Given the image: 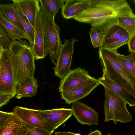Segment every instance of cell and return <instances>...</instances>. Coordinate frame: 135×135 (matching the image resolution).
<instances>
[{
    "instance_id": "7402d4cb",
    "label": "cell",
    "mask_w": 135,
    "mask_h": 135,
    "mask_svg": "<svg viewBox=\"0 0 135 135\" xmlns=\"http://www.w3.org/2000/svg\"><path fill=\"white\" fill-rule=\"evenodd\" d=\"M14 4L19 19L25 31V34L29 42V45L32 46L34 43L35 32L32 26L22 12L16 0H11Z\"/></svg>"
},
{
    "instance_id": "7a4b0ae2",
    "label": "cell",
    "mask_w": 135,
    "mask_h": 135,
    "mask_svg": "<svg viewBox=\"0 0 135 135\" xmlns=\"http://www.w3.org/2000/svg\"><path fill=\"white\" fill-rule=\"evenodd\" d=\"M98 54L103 74L135 96V77L121 64L117 50L100 47Z\"/></svg>"
},
{
    "instance_id": "d6a6232c",
    "label": "cell",
    "mask_w": 135,
    "mask_h": 135,
    "mask_svg": "<svg viewBox=\"0 0 135 135\" xmlns=\"http://www.w3.org/2000/svg\"><path fill=\"white\" fill-rule=\"evenodd\" d=\"M16 135H31L25 127V125L22 127L18 131Z\"/></svg>"
},
{
    "instance_id": "8fae6325",
    "label": "cell",
    "mask_w": 135,
    "mask_h": 135,
    "mask_svg": "<svg viewBox=\"0 0 135 135\" xmlns=\"http://www.w3.org/2000/svg\"><path fill=\"white\" fill-rule=\"evenodd\" d=\"M43 121L54 131L73 115L71 108H60L41 110Z\"/></svg>"
},
{
    "instance_id": "5b68a950",
    "label": "cell",
    "mask_w": 135,
    "mask_h": 135,
    "mask_svg": "<svg viewBox=\"0 0 135 135\" xmlns=\"http://www.w3.org/2000/svg\"><path fill=\"white\" fill-rule=\"evenodd\" d=\"M44 33L48 52L52 62L55 65L63 44L60 36V28L41 5Z\"/></svg>"
},
{
    "instance_id": "83f0119b",
    "label": "cell",
    "mask_w": 135,
    "mask_h": 135,
    "mask_svg": "<svg viewBox=\"0 0 135 135\" xmlns=\"http://www.w3.org/2000/svg\"><path fill=\"white\" fill-rule=\"evenodd\" d=\"M131 37L130 35L127 32L120 38L109 45L104 49L117 50L118 48L122 46L127 44Z\"/></svg>"
},
{
    "instance_id": "3957f363",
    "label": "cell",
    "mask_w": 135,
    "mask_h": 135,
    "mask_svg": "<svg viewBox=\"0 0 135 135\" xmlns=\"http://www.w3.org/2000/svg\"><path fill=\"white\" fill-rule=\"evenodd\" d=\"M16 83L27 77H34L35 58L32 46L26 40L12 41L10 47Z\"/></svg>"
},
{
    "instance_id": "4fadbf2b",
    "label": "cell",
    "mask_w": 135,
    "mask_h": 135,
    "mask_svg": "<svg viewBox=\"0 0 135 135\" xmlns=\"http://www.w3.org/2000/svg\"><path fill=\"white\" fill-rule=\"evenodd\" d=\"M100 84L98 79L95 78L83 86L61 91V98L65 100L66 103L70 105L88 95Z\"/></svg>"
},
{
    "instance_id": "4dcf8cb0",
    "label": "cell",
    "mask_w": 135,
    "mask_h": 135,
    "mask_svg": "<svg viewBox=\"0 0 135 135\" xmlns=\"http://www.w3.org/2000/svg\"><path fill=\"white\" fill-rule=\"evenodd\" d=\"M13 112L0 111V127L2 126L12 114Z\"/></svg>"
},
{
    "instance_id": "8992f818",
    "label": "cell",
    "mask_w": 135,
    "mask_h": 135,
    "mask_svg": "<svg viewBox=\"0 0 135 135\" xmlns=\"http://www.w3.org/2000/svg\"><path fill=\"white\" fill-rule=\"evenodd\" d=\"M16 82L9 49L0 47V94L16 95Z\"/></svg>"
},
{
    "instance_id": "836d02e7",
    "label": "cell",
    "mask_w": 135,
    "mask_h": 135,
    "mask_svg": "<svg viewBox=\"0 0 135 135\" xmlns=\"http://www.w3.org/2000/svg\"><path fill=\"white\" fill-rule=\"evenodd\" d=\"M75 133L65 131L56 132L55 135H75Z\"/></svg>"
},
{
    "instance_id": "603a6c76",
    "label": "cell",
    "mask_w": 135,
    "mask_h": 135,
    "mask_svg": "<svg viewBox=\"0 0 135 135\" xmlns=\"http://www.w3.org/2000/svg\"><path fill=\"white\" fill-rule=\"evenodd\" d=\"M39 1L41 5L54 20L59 9L62 8L64 4V0H39Z\"/></svg>"
},
{
    "instance_id": "52a82bcc",
    "label": "cell",
    "mask_w": 135,
    "mask_h": 135,
    "mask_svg": "<svg viewBox=\"0 0 135 135\" xmlns=\"http://www.w3.org/2000/svg\"><path fill=\"white\" fill-rule=\"evenodd\" d=\"M78 40L75 38L63 41L56 64L54 68L55 75L62 79L71 70V66L74 51V45Z\"/></svg>"
},
{
    "instance_id": "277c9868",
    "label": "cell",
    "mask_w": 135,
    "mask_h": 135,
    "mask_svg": "<svg viewBox=\"0 0 135 135\" xmlns=\"http://www.w3.org/2000/svg\"><path fill=\"white\" fill-rule=\"evenodd\" d=\"M104 88V121L113 120L115 124L118 122L126 123L131 121L132 116L127 109L126 102L113 91Z\"/></svg>"
},
{
    "instance_id": "ac0fdd59",
    "label": "cell",
    "mask_w": 135,
    "mask_h": 135,
    "mask_svg": "<svg viewBox=\"0 0 135 135\" xmlns=\"http://www.w3.org/2000/svg\"><path fill=\"white\" fill-rule=\"evenodd\" d=\"M26 124L13 112L9 118L0 127V135H16L18 130Z\"/></svg>"
},
{
    "instance_id": "5bb4252c",
    "label": "cell",
    "mask_w": 135,
    "mask_h": 135,
    "mask_svg": "<svg viewBox=\"0 0 135 135\" xmlns=\"http://www.w3.org/2000/svg\"><path fill=\"white\" fill-rule=\"evenodd\" d=\"M98 80L100 84L116 94L130 107L135 106V96L128 91L110 80L105 75Z\"/></svg>"
},
{
    "instance_id": "6da1fadb",
    "label": "cell",
    "mask_w": 135,
    "mask_h": 135,
    "mask_svg": "<svg viewBox=\"0 0 135 135\" xmlns=\"http://www.w3.org/2000/svg\"><path fill=\"white\" fill-rule=\"evenodd\" d=\"M133 14L126 0H91L89 6L74 19L90 24L104 35L110 27L117 23V18Z\"/></svg>"
},
{
    "instance_id": "7c38bea8",
    "label": "cell",
    "mask_w": 135,
    "mask_h": 135,
    "mask_svg": "<svg viewBox=\"0 0 135 135\" xmlns=\"http://www.w3.org/2000/svg\"><path fill=\"white\" fill-rule=\"evenodd\" d=\"M71 109L73 115L81 124L89 126L98 125V113L86 104L79 101L75 102L72 103Z\"/></svg>"
},
{
    "instance_id": "e0dca14e",
    "label": "cell",
    "mask_w": 135,
    "mask_h": 135,
    "mask_svg": "<svg viewBox=\"0 0 135 135\" xmlns=\"http://www.w3.org/2000/svg\"><path fill=\"white\" fill-rule=\"evenodd\" d=\"M16 0L34 31L37 12L41 9L39 0Z\"/></svg>"
},
{
    "instance_id": "f1b7e54d",
    "label": "cell",
    "mask_w": 135,
    "mask_h": 135,
    "mask_svg": "<svg viewBox=\"0 0 135 135\" xmlns=\"http://www.w3.org/2000/svg\"><path fill=\"white\" fill-rule=\"evenodd\" d=\"M25 127L31 135H51L52 133L43 129L26 124Z\"/></svg>"
},
{
    "instance_id": "1f68e13d",
    "label": "cell",
    "mask_w": 135,
    "mask_h": 135,
    "mask_svg": "<svg viewBox=\"0 0 135 135\" xmlns=\"http://www.w3.org/2000/svg\"><path fill=\"white\" fill-rule=\"evenodd\" d=\"M127 44L129 51L135 52V34L131 36Z\"/></svg>"
},
{
    "instance_id": "484cf974",
    "label": "cell",
    "mask_w": 135,
    "mask_h": 135,
    "mask_svg": "<svg viewBox=\"0 0 135 135\" xmlns=\"http://www.w3.org/2000/svg\"><path fill=\"white\" fill-rule=\"evenodd\" d=\"M91 41L93 47L97 48L101 46L104 34L99 30L91 28L89 31Z\"/></svg>"
},
{
    "instance_id": "8d00e7d4",
    "label": "cell",
    "mask_w": 135,
    "mask_h": 135,
    "mask_svg": "<svg viewBox=\"0 0 135 135\" xmlns=\"http://www.w3.org/2000/svg\"><path fill=\"white\" fill-rule=\"evenodd\" d=\"M75 135H81L79 133L75 134Z\"/></svg>"
},
{
    "instance_id": "74e56055",
    "label": "cell",
    "mask_w": 135,
    "mask_h": 135,
    "mask_svg": "<svg viewBox=\"0 0 135 135\" xmlns=\"http://www.w3.org/2000/svg\"><path fill=\"white\" fill-rule=\"evenodd\" d=\"M134 113H135V108L134 109Z\"/></svg>"
},
{
    "instance_id": "ffe728a7",
    "label": "cell",
    "mask_w": 135,
    "mask_h": 135,
    "mask_svg": "<svg viewBox=\"0 0 135 135\" xmlns=\"http://www.w3.org/2000/svg\"><path fill=\"white\" fill-rule=\"evenodd\" d=\"M0 13L25 34V29L19 19L13 3L0 4Z\"/></svg>"
},
{
    "instance_id": "cb8c5ba5",
    "label": "cell",
    "mask_w": 135,
    "mask_h": 135,
    "mask_svg": "<svg viewBox=\"0 0 135 135\" xmlns=\"http://www.w3.org/2000/svg\"><path fill=\"white\" fill-rule=\"evenodd\" d=\"M117 23L125 30L131 36L135 34V13L117 18Z\"/></svg>"
},
{
    "instance_id": "e575fe53",
    "label": "cell",
    "mask_w": 135,
    "mask_h": 135,
    "mask_svg": "<svg viewBox=\"0 0 135 135\" xmlns=\"http://www.w3.org/2000/svg\"><path fill=\"white\" fill-rule=\"evenodd\" d=\"M102 134L101 131L97 130L87 135H102Z\"/></svg>"
},
{
    "instance_id": "ba28073f",
    "label": "cell",
    "mask_w": 135,
    "mask_h": 135,
    "mask_svg": "<svg viewBox=\"0 0 135 135\" xmlns=\"http://www.w3.org/2000/svg\"><path fill=\"white\" fill-rule=\"evenodd\" d=\"M95 79L90 76L88 71L79 67L71 70L62 79H61L59 91L61 92L83 86Z\"/></svg>"
},
{
    "instance_id": "2e32d148",
    "label": "cell",
    "mask_w": 135,
    "mask_h": 135,
    "mask_svg": "<svg viewBox=\"0 0 135 135\" xmlns=\"http://www.w3.org/2000/svg\"><path fill=\"white\" fill-rule=\"evenodd\" d=\"M38 85L34 77H27L18 82L16 85V98H31L36 94Z\"/></svg>"
},
{
    "instance_id": "d590c367",
    "label": "cell",
    "mask_w": 135,
    "mask_h": 135,
    "mask_svg": "<svg viewBox=\"0 0 135 135\" xmlns=\"http://www.w3.org/2000/svg\"><path fill=\"white\" fill-rule=\"evenodd\" d=\"M132 59L135 64V52H132L130 54Z\"/></svg>"
},
{
    "instance_id": "30bf717a",
    "label": "cell",
    "mask_w": 135,
    "mask_h": 135,
    "mask_svg": "<svg viewBox=\"0 0 135 135\" xmlns=\"http://www.w3.org/2000/svg\"><path fill=\"white\" fill-rule=\"evenodd\" d=\"M34 31V43L32 46L35 60L44 58L48 54L46 40L44 32L41 12H37Z\"/></svg>"
},
{
    "instance_id": "44dd1931",
    "label": "cell",
    "mask_w": 135,
    "mask_h": 135,
    "mask_svg": "<svg viewBox=\"0 0 135 135\" xmlns=\"http://www.w3.org/2000/svg\"><path fill=\"white\" fill-rule=\"evenodd\" d=\"M0 25L7 32L12 41H21L22 39H27L25 34L17 27L8 21L0 13Z\"/></svg>"
},
{
    "instance_id": "d6986e66",
    "label": "cell",
    "mask_w": 135,
    "mask_h": 135,
    "mask_svg": "<svg viewBox=\"0 0 135 135\" xmlns=\"http://www.w3.org/2000/svg\"><path fill=\"white\" fill-rule=\"evenodd\" d=\"M127 32L122 27L115 23L110 27L105 32L100 47L105 48L107 46L120 38Z\"/></svg>"
},
{
    "instance_id": "d4e9b609",
    "label": "cell",
    "mask_w": 135,
    "mask_h": 135,
    "mask_svg": "<svg viewBox=\"0 0 135 135\" xmlns=\"http://www.w3.org/2000/svg\"><path fill=\"white\" fill-rule=\"evenodd\" d=\"M118 57L123 66L135 77V64L132 59L131 54L124 55L118 54Z\"/></svg>"
},
{
    "instance_id": "f35d334b",
    "label": "cell",
    "mask_w": 135,
    "mask_h": 135,
    "mask_svg": "<svg viewBox=\"0 0 135 135\" xmlns=\"http://www.w3.org/2000/svg\"><path fill=\"white\" fill-rule=\"evenodd\" d=\"M134 3H135V0H134Z\"/></svg>"
},
{
    "instance_id": "9c48e42d",
    "label": "cell",
    "mask_w": 135,
    "mask_h": 135,
    "mask_svg": "<svg viewBox=\"0 0 135 135\" xmlns=\"http://www.w3.org/2000/svg\"><path fill=\"white\" fill-rule=\"evenodd\" d=\"M13 112L26 124L53 133L54 131L43 121L41 110L16 106Z\"/></svg>"
},
{
    "instance_id": "4316f807",
    "label": "cell",
    "mask_w": 135,
    "mask_h": 135,
    "mask_svg": "<svg viewBox=\"0 0 135 135\" xmlns=\"http://www.w3.org/2000/svg\"><path fill=\"white\" fill-rule=\"evenodd\" d=\"M12 42L5 29L0 25V47L9 49Z\"/></svg>"
},
{
    "instance_id": "9a60e30c",
    "label": "cell",
    "mask_w": 135,
    "mask_h": 135,
    "mask_svg": "<svg viewBox=\"0 0 135 135\" xmlns=\"http://www.w3.org/2000/svg\"><path fill=\"white\" fill-rule=\"evenodd\" d=\"M91 0H64V4L61 8V14L67 19H74L89 5Z\"/></svg>"
},
{
    "instance_id": "f546056e",
    "label": "cell",
    "mask_w": 135,
    "mask_h": 135,
    "mask_svg": "<svg viewBox=\"0 0 135 135\" xmlns=\"http://www.w3.org/2000/svg\"><path fill=\"white\" fill-rule=\"evenodd\" d=\"M12 98H13V97L10 94H0V107L7 104Z\"/></svg>"
}]
</instances>
